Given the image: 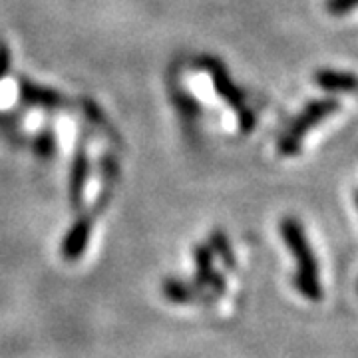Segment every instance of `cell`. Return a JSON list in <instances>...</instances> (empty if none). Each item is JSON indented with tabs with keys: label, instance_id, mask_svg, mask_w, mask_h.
Here are the masks:
<instances>
[{
	"label": "cell",
	"instance_id": "9",
	"mask_svg": "<svg viewBox=\"0 0 358 358\" xmlns=\"http://www.w3.org/2000/svg\"><path fill=\"white\" fill-rule=\"evenodd\" d=\"M164 294L167 301L176 303V305H189L193 301H197V289L192 287L189 282L178 281V279H167L164 281Z\"/></svg>",
	"mask_w": 358,
	"mask_h": 358
},
{
	"label": "cell",
	"instance_id": "12",
	"mask_svg": "<svg viewBox=\"0 0 358 358\" xmlns=\"http://www.w3.org/2000/svg\"><path fill=\"white\" fill-rule=\"evenodd\" d=\"M54 152V138L50 134H42L38 138V154L50 155Z\"/></svg>",
	"mask_w": 358,
	"mask_h": 358
},
{
	"label": "cell",
	"instance_id": "8",
	"mask_svg": "<svg viewBox=\"0 0 358 358\" xmlns=\"http://www.w3.org/2000/svg\"><path fill=\"white\" fill-rule=\"evenodd\" d=\"M315 80L320 88L334 90V92H352L357 88V80L348 72H333V70H319Z\"/></svg>",
	"mask_w": 358,
	"mask_h": 358
},
{
	"label": "cell",
	"instance_id": "13",
	"mask_svg": "<svg viewBox=\"0 0 358 358\" xmlns=\"http://www.w3.org/2000/svg\"><path fill=\"white\" fill-rule=\"evenodd\" d=\"M6 68H8V56L4 52H0V78L4 76Z\"/></svg>",
	"mask_w": 358,
	"mask_h": 358
},
{
	"label": "cell",
	"instance_id": "10",
	"mask_svg": "<svg viewBox=\"0 0 358 358\" xmlns=\"http://www.w3.org/2000/svg\"><path fill=\"white\" fill-rule=\"evenodd\" d=\"M211 245H213V249L211 251H215V255L221 257V261L227 265V267H235V255H233V251H231L229 241H227V237L223 235V233H219L215 231L213 235H211Z\"/></svg>",
	"mask_w": 358,
	"mask_h": 358
},
{
	"label": "cell",
	"instance_id": "1",
	"mask_svg": "<svg viewBox=\"0 0 358 358\" xmlns=\"http://www.w3.org/2000/svg\"><path fill=\"white\" fill-rule=\"evenodd\" d=\"M281 233L289 251L299 261V271H296V277H294L296 289L308 301H320L322 299V289H320L319 282V265H317L313 249L308 247V241L301 223L296 219H285L281 225Z\"/></svg>",
	"mask_w": 358,
	"mask_h": 358
},
{
	"label": "cell",
	"instance_id": "3",
	"mask_svg": "<svg viewBox=\"0 0 358 358\" xmlns=\"http://www.w3.org/2000/svg\"><path fill=\"white\" fill-rule=\"evenodd\" d=\"M213 82H215V90L219 92V96H223V98L239 112L241 129H243V131H249V129L253 128V115H251V112L247 110V106L243 103L241 92L233 86V82L229 80V76L225 74V70L219 64L213 66Z\"/></svg>",
	"mask_w": 358,
	"mask_h": 358
},
{
	"label": "cell",
	"instance_id": "11",
	"mask_svg": "<svg viewBox=\"0 0 358 358\" xmlns=\"http://www.w3.org/2000/svg\"><path fill=\"white\" fill-rule=\"evenodd\" d=\"M355 4H357V0H327L329 13L336 14V16L350 13L355 8Z\"/></svg>",
	"mask_w": 358,
	"mask_h": 358
},
{
	"label": "cell",
	"instance_id": "5",
	"mask_svg": "<svg viewBox=\"0 0 358 358\" xmlns=\"http://www.w3.org/2000/svg\"><path fill=\"white\" fill-rule=\"evenodd\" d=\"M90 231H92V221L88 217L80 219L72 229L68 231L62 243V255L68 261H76L78 257L84 253L86 245L90 239Z\"/></svg>",
	"mask_w": 358,
	"mask_h": 358
},
{
	"label": "cell",
	"instance_id": "4",
	"mask_svg": "<svg viewBox=\"0 0 358 358\" xmlns=\"http://www.w3.org/2000/svg\"><path fill=\"white\" fill-rule=\"evenodd\" d=\"M195 268H197V287H207L215 293H223L225 291V281L219 275V271L213 267V251L207 245H199L195 247Z\"/></svg>",
	"mask_w": 358,
	"mask_h": 358
},
{
	"label": "cell",
	"instance_id": "6",
	"mask_svg": "<svg viewBox=\"0 0 358 358\" xmlns=\"http://www.w3.org/2000/svg\"><path fill=\"white\" fill-rule=\"evenodd\" d=\"M20 98L32 106H44V108H62L64 106V100L56 92L36 88L28 82H22V86H20Z\"/></svg>",
	"mask_w": 358,
	"mask_h": 358
},
{
	"label": "cell",
	"instance_id": "2",
	"mask_svg": "<svg viewBox=\"0 0 358 358\" xmlns=\"http://www.w3.org/2000/svg\"><path fill=\"white\" fill-rule=\"evenodd\" d=\"M336 110H338V102L336 100H317V102L308 103L307 108H305V112L294 120L293 126L289 128V131L285 134V138L279 143L281 154H296L299 148H301V141H303L308 129L315 128L322 117H327V115L333 114Z\"/></svg>",
	"mask_w": 358,
	"mask_h": 358
},
{
	"label": "cell",
	"instance_id": "7",
	"mask_svg": "<svg viewBox=\"0 0 358 358\" xmlns=\"http://www.w3.org/2000/svg\"><path fill=\"white\" fill-rule=\"evenodd\" d=\"M90 164L88 157L84 152H78L76 159H74V167H72V179H70V199L74 207L82 203V193H84V185L88 179Z\"/></svg>",
	"mask_w": 358,
	"mask_h": 358
}]
</instances>
